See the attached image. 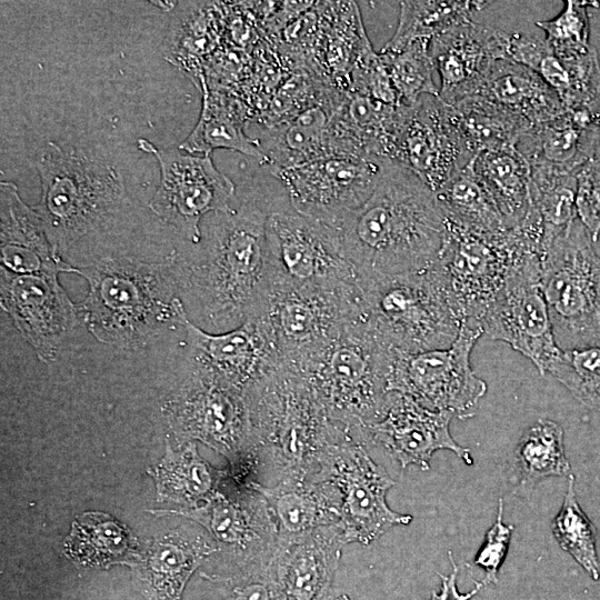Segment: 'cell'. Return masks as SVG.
I'll list each match as a JSON object with an SVG mask.
<instances>
[{"mask_svg": "<svg viewBox=\"0 0 600 600\" xmlns=\"http://www.w3.org/2000/svg\"><path fill=\"white\" fill-rule=\"evenodd\" d=\"M547 373L581 404L600 412V347L561 350Z\"/></svg>", "mask_w": 600, "mask_h": 600, "instance_id": "obj_40", "label": "cell"}, {"mask_svg": "<svg viewBox=\"0 0 600 600\" xmlns=\"http://www.w3.org/2000/svg\"><path fill=\"white\" fill-rule=\"evenodd\" d=\"M552 532L561 549L568 552L593 580H599L596 528L578 502L574 476L571 473L568 476L561 508L552 520Z\"/></svg>", "mask_w": 600, "mask_h": 600, "instance_id": "obj_36", "label": "cell"}, {"mask_svg": "<svg viewBox=\"0 0 600 600\" xmlns=\"http://www.w3.org/2000/svg\"><path fill=\"white\" fill-rule=\"evenodd\" d=\"M138 147L159 163L160 181L149 208L192 244L201 242V222L213 212L230 210L236 186L220 172L211 156L159 149L146 139Z\"/></svg>", "mask_w": 600, "mask_h": 600, "instance_id": "obj_13", "label": "cell"}, {"mask_svg": "<svg viewBox=\"0 0 600 600\" xmlns=\"http://www.w3.org/2000/svg\"><path fill=\"white\" fill-rule=\"evenodd\" d=\"M358 279L341 284H311L270 290L259 316L277 362L301 371L356 312Z\"/></svg>", "mask_w": 600, "mask_h": 600, "instance_id": "obj_10", "label": "cell"}, {"mask_svg": "<svg viewBox=\"0 0 600 600\" xmlns=\"http://www.w3.org/2000/svg\"><path fill=\"white\" fill-rule=\"evenodd\" d=\"M290 206L282 186L262 184L237 209L203 218L200 257L189 267L186 283L200 328L224 332L264 311L270 293L267 221Z\"/></svg>", "mask_w": 600, "mask_h": 600, "instance_id": "obj_1", "label": "cell"}, {"mask_svg": "<svg viewBox=\"0 0 600 600\" xmlns=\"http://www.w3.org/2000/svg\"><path fill=\"white\" fill-rule=\"evenodd\" d=\"M487 1H401L398 26L382 52H396L416 40H429L471 19Z\"/></svg>", "mask_w": 600, "mask_h": 600, "instance_id": "obj_34", "label": "cell"}, {"mask_svg": "<svg viewBox=\"0 0 600 600\" xmlns=\"http://www.w3.org/2000/svg\"><path fill=\"white\" fill-rule=\"evenodd\" d=\"M396 352L353 317L300 373L330 420L357 437L384 409Z\"/></svg>", "mask_w": 600, "mask_h": 600, "instance_id": "obj_6", "label": "cell"}, {"mask_svg": "<svg viewBox=\"0 0 600 600\" xmlns=\"http://www.w3.org/2000/svg\"><path fill=\"white\" fill-rule=\"evenodd\" d=\"M34 166L41 196L34 209L60 254L102 227L121 207L124 184L116 167L49 141Z\"/></svg>", "mask_w": 600, "mask_h": 600, "instance_id": "obj_7", "label": "cell"}, {"mask_svg": "<svg viewBox=\"0 0 600 600\" xmlns=\"http://www.w3.org/2000/svg\"><path fill=\"white\" fill-rule=\"evenodd\" d=\"M254 468L281 481H314L320 458L338 424L307 379L277 362L246 391Z\"/></svg>", "mask_w": 600, "mask_h": 600, "instance_id": "obj_3", "label": "cell"}, {"mask_svg": "<svg viewBox=\"0 0 600 600\" xmlns=\"http://www.w3.org/2000/svg\"><path fill=\"white\" fill-rule=\"evenodd\" d=\"M474 171L492 196L506 228L521 222L532 202L531 169L516 147L489 150L472 159Z\"/></svg>", "mask_w": 600, "mask_h": 600, "instance_id": "obj_29", "label": "cell"}, {"mask_svg": "<svg viewBox=\"0 0 600 600\" xmlns=\"http://www.w3.org/2000/svg\"><path fill=\"white\" fill-rule=\"evenodd\" d=\"M516 468L523 484L548 477L570 474L562 427L550 419H538L520 437L514 449Z\"/></svg>", "mask_w": 600, "mask_h": 600, "instance_id": "obj_35", "label": "cell"}, {"mask_svg": "<svg viewBox=\"0 0 600 600\" xmlns=\"http://www.w3.org/2000/svg\"><path fill=\"white\" fill-rule=\"evenodd\" d=\"M327 600H352L348 594L346 593H339V594H330V597Z\"/></svg>", "mask_w": 600, "mask_h": 600, "instance_id": "obj_45", "label": "cell"}, {"mask_svg": "<svg viewBox=\"0 0 600 600\" xmlns=\"http://www.w3.org/2000/svg\"><path fill=\"white\" fill-rule=\"evenodd\" d=\"M256 488L267 499L281 538L300 536L340 522L342 498L330 481H281L272 486L256 483Z\"/></svg>", "mask_w": 600, "mask_h": 600, "instance_id": "obj_26", "label": "cell"}, {"mask_svg": "<svg viewBox=\"0 0 600 600\" xmlns=\"http://www.w3.org/2000/svg\"><path fill=\"white\" fill-rule=\"evenodd\" d=\"M382 159L326 154L270 176L284 188L296 211L329 222L369 198L378 182Z\"/></svg>", "mask_w": 600, "mask_h": 600, "instance_id": "obj_16", "label": "cell"}, {"mask_svg": "<svg viewBox=\"0 0 600 600\" xmlns=\"http://www.w3.org/2000/svg\"><path fill=\"white\" fill-rule=\"evenodd\" d=\"M182 328L189 367L243 392L278 361L260 317L224 332H209L189 319Z\"/></svg>", "mask_w": 600, "mask_h": 600, "instance_id": "obj_21", "label": "cell"}, {"mask_svg": "<svg viewBox=\"0 0 600 600\" xmlns=\"http://www.w3.org/2000/svg\"><path fill=\"white\" fill-rule=\"evenodd\" d=\"M577 218L544 248L541 289L561 350L600 347V256Z\"/></svg>", "mask_w": 600, "mask_h": 600, "instance_id": "obj_8", "label": "cell"}, {"mask_svg": "<svg viewBox=\"0 0 600 600\" xmlns=\"http://www.w3.org/2000/svg\"><path fill=\"white\" fill-rule=\"evenodd\" d=\"M314 481H330L342 498L339 528L346 543L368 546L396 526H408L410 514L393 511L387 492L396 484L387 470L374 462L367 447L338 424L320 458Z\"/></svg>", "mask_w": 600, "mask_h": 600, "instance_id": "obj_11", "label": "cell"}, {"mask_svg": "<svg viewBox=\"0 0 600 600\" xmlns=\"http://www.w3.org/2000/svg\"><path fill=\"white\" fill-rule=\"evenodd\" d=\"M202 104L198 121L179 144V149L191 154L211 156L216 149H228L264 160L261 146L256 138L246 134L244 122L231 106L210 92L206 79L199 77Z\"/></svg>", "mask_w": 600, "mask_h": 600, "instance_id": "obj_30", "label": "cell"}, {"mask_svg": "<svg viewBox=\"0 0 600 600\" xmlns=\"http://www.w3.org/2000/svg\"><path fill=\"white\" fill-rule=\"evenodd\" d=\"M70 556L82 562L101 563L122 556L129 549L126 529L110 517L90 513L74 521L66 540Z\"/></svg>", "mask_w": 600, "mask_h": 600, "instance_id": "obj_38", "label": "cell"}, {"mask_svg": "<svg viewBox=\"0 0 600 600\" xmlns=\"http://www.w3.org/2000/svg\"><path fill=\"white\" fill-rule=\"evenodd\" d=\"M167 268L131 258H104L76 272L88 282L80 307L100 342L138 348L189 319Z\"/></svg>", "mask_w": 600, "mask_h": 600, "instance_id": "obj_4", "label": "cell"}, {"mask_svg": "<svg viewBox=\"0 0 600 600\" xmlns=\"http://www.w3.org/2000/svg\"><path fill=\"white\" fill-rule=\"evenodd\" d=\"M212 551L214 548L202 537L157 542L148 558V570L154 586L176 596L193 568Z\"/></svg>", "mask_w": 600, "mask_h": 600, "instance_id": "obj_39", "label": "cell"}, {"mask_svg": "<svg viewBox=\"0 0 600 600\" xmlns=\"http://www.w3.org/2000/svg\"><path fill=\"white\" fill-rule=\"evenodd\" d=\"M530 196L543 224L542 253L548 243L577 218V171L549 163H532Z\"/></svg>", "mask_w": 600, "mask_h": 600, "instance_id": "obj_33", "label": "cell"}, {"mask_svg": "<svg viewBox=\"0 0 600 600\" xmlns=\"http://www.w3.org/2000/svg\"><path fill=\"white\" fill-rule=\"evenodd\" d=\"M599 6L597 1L568 0L558 16L536 24L556 54L586 51L591 47L588 9Z\"/></svg>", "mask_w": 600, "mask_h": 600, "instance_id": "obj_41", "label": "cell"}, {"mask_svg": "<svg viewBox=\"0 0 600 600\" xmlns=\"http://www.w3.org/2000/svg\"><path fill=\"white\" fill-rule=\"evenodd\" d=\"M0 304L43 363L54 361L77 327L80 308L58 274H18L0 268Z\"/></svg>", "mask_w": 600, "mask_h": 600, "instance_id": "obj_18", "label": "cell"}, {"mask_svg": "<svg viewBox=\"0 0 600 600\" xmlns=\"http://www.w3.org/2000/svg\"><path fill=\"white\" fill-rule=\"evenodd\" d=\"M449 411L429 409L408 394L391 391L381 416L356 437L367 448H381L402 469L418 466L426 471L438 450H450L467 464L473 459L469 449L460 446L450 433Z\"/></svg>", "mask_w": 600, "mask_h": 600, "instance_id": "obj_19", "label": "cell"}, {"mask_svg": "<svg viewBox=\"0 0 600 600\" xmlns=\"http://www.w3.org/2000/svg\"><path fill=\"white\" fill-rule=\"evenodd\" d=\"M474 94L498 103L531 127L564 110L559 96L537 72L504 59L491 64Z\"/></svg>", "mask_w": 600, "mask_h": 600, "instance_id": "obj_27", "label": "cell"}, {"mask_svg": "<svg viewBox=\"0 0 600 600\" xmlns=\"http://www.w3.org/2000/svg\"><path fill=\"white\" fill-rule=\"evenodd\" d=\"M331 111L318 104L272 122L264 139H257L264 154L262 162L269 173L330 154Z\"/></svg>", "mask_w": 600, "mask_h": 600, "instance_id": "obj_28", "label": "cell"}, {"mask_svg": "<svg viewBox=\"0 0 600 600\" xmlns=\"http://www.w3.org/2000/svg\"><path fill=\"white\" fill-rule=\"evenodd\" d=\"M452 107L473 157L483 151L516 147L532 128L520 117L480 94L468 96Z\"/></svg>", "mask_w": 600, "mask_h": 600, "instance_id": "obj_32", "label": "cell"}, {"mask_svg": "<svg viewBox=\"0 0 600 600\" xmlns=\"http://www.w3.org/2000/svg\"><path fill=\"white\" fill-rule=\"evenodd\" d=\"M599 144L600 117L564 108L557 117L529 129L516 149L529 164L542 162L578 171Z\"/></svg>", "mask_w": 600, "mask_h": 600, "instance_id": "obj_25", "label": "cell"}, {"mask_svg": "<svg viewBox=\"0 0 600 600\" xmlns=\"http://www.w3.org/2000/svg\"><path fill=\"white\" fill-rule=\"evenodd\" d=\"M177 428L218 451L238 456L252 448L246 392L190 368V378L171 403Z\"/></svg>", "mask_w": 600, "mask_h": 600, "instance_id": "obj_20", "label": "cell"}, {"mask_svg": "<svg viewBox=\"0 0 600 600\" xmlns=\"http://www.w3.org/2000/svg\"><path fill=\"white\" fill-rule=\"evenodd\" d=\"M449 559L452 566V570L448 576L440 574L441 586L438 592L433 591L430 600H470L474 597L486 584L483 581L476 583V587L466 593H461L457 586L458 567L453 561L451 551Z\"/></svg>", "mask_w": 600, "mask_h": 600, "instance_id": "obj_44", "label": "cell"}, {"mask_svg": "<svg viewBox=\"0 0 600 600\" xmlns=\"http://www.w3.org/2000/svg\"><path fill=\"white\" fill-rule=\"evenodd\" d=\"M481 326L462 322L459 334L447 349L417 353L397 351L390 368L388 390L401 392L422 406L449 411L459 419L474 416L487 383L476 376L470 356L482 336Z\"/></svg>", "mask_w": 600, "mask_h": 600, "instance_id": "obj_12", "label": "cell"}, {"mask_svg": "<svg viewBox=\"0 0 600 600\" xmlns=\"http://www.w3.org/2000/svg\"><path fill=\"white\" fill-rule=\"evenodd\" d=\"M326 223L359 278L427 269L437 262L446 237V219L433 191L388 158L382 159L369 198Z\"/></svg>", "mask_w": 600, "mask_h": 600, "instance_id": "obj_2", "label": "cell"}, {"mask_svg": "<svg viewBox=\"0 0 600 600\" xmlns=\"http://www.w3.org/2000/svg\"><path fill=\"white\" fill-rule=\"evenodd\" d=\"M267 262L270 290L311 284H341L357 280L333 229L303 216L292 206L267 221Z\"/></svg>", "mask_w": 600, "mask_h": 600, "instance_id": "obj_14", "label": "cell"}, {"mask_svg": "<svg viewBox=\"0 0 600 600\" xmlns=\"http://www.w3.org/2000/svg\"><path fill=\"white\" fill-rule=\"evenodd\" d=\"M440 76L439 98L452 106L477 92L491 64L503 59L502 30L466 19L430 42Z\"/></svg>", "mask_w": 600, "mask_h": 600, "instance_id": "obj_23", "label": "cell"}, {"mask_svg": "<svg viewBox=\"0 0 600 600\" xmlns=\"http://www.w3.org/2000/svg\"><path fill=\"white\" fill-rule=\"evenodd\" d=\"M482 333L528 358L541 376L561 352L541 289V257L513 262L480 321Z\"/></svg>", "mask_w": 600, "mask_h": 600, "instance_id": "obj_15", "label": "cell"}, {"mask_svg": "<svg viewBox=\"0 0 600 600\" xmlns=\"http://www.w3.org/2000/svg\"><path fill=\"white\" fill-rule=\"evenodd\" d=\"M429 40H416L396 52L380 51L401 106L410 107L422 96H439Z\"/></svg>", "mask_w": 600, "mask_h": 600, "instance_id": "obj_37", "label": "cell"}, {"mask_svg": "<svg viewBox=\"0 0 600 600\" xmlns=\"http://www.w3.org/2000/svg\"><path fill=\"white\" fill-rule=\"evenodd\" d=\"M502 514L503 500L500 498L496 521L487 531L484 542L474 558V563L486 571L484 584L497 582L498 571L511 540L513 526L503 523Z\"/></svg>", "mask_w": 600, "mask_h": 600, "instance_id": "obj_43", "label": "cell"}, {"mask_svg": "<svg viewBox=\"0 0 600 600\" xmlns=\"http://www.w3.org/2000/svg\"><path fill=\"white\" fill-rule=\"evenodd\" d=\"M472 158L452 106L439 96L426 94L404 107L390 160L436 192Z\"/></svg>", "mask_w": 600, "mask_h": 600, "instance_id": "obj_17", "label": "cell"}, {"mask_svg": "<svg viewBox=\"0 0 600 600\" xmlns=\"http://www.w3.org/2000/svg\"><path fill=\"white\" fill-rule=\"evenodd\" d=\"M344 544L339 526L279 537L270 560L279 600H327Z\"/></svg>", "mask_w": 600, "mask_h": 600, "instance_id": "obj_22", "label": "cell"}, {"mask_svg": "<svg viewBox=\"0 0 600 600\" xmlns=\"http://www.w3.org/2000/svg\"><path fill=\"white\" fill-rule=\"evenodd\" d=\"M356 306L354 317L403 353L447 349L462 324L437 263L401 274L358 277Z\"/></svg>", "mask_w": 600, "mask_h": 600, "instance_id": "obj_5", "label": "cell"}, {"mask_svg": "<svg viewBox=\"0 0 600 600\" xmlns=\"http://www.w3.org/2000/svg\"><path fill=\"white\" fill-rule=\"evenodd\" d=\"M433 193L444 219L453 224L481 233L507 229L492 196L474 171L472 160Z\"/></svg>", "mask_w": 600, "mask_h": 600, "instance_id": "obj_31", "label": "cell"}, {"mask_svg": "<svg viewBox=\"0 0 600 600\" xmlns=\"http://www.w3.org/2000/svg\"><path fill=\"white\" fill-rule=\"evenodd\" d=\"M530 254L541 257L542 243L539 232L527 224L481 233L446 220V237L436 263L462 322L480 324L513 262Z\"/></svg>", "mask_w": 600, "mask_h": 600, "instance_id": "obj_9", "label": "cell"}, {"mask_svg": "<svg viewBox=\"0 0 600 600\" xmlns=\"http://www.w3.org/2000/svg\"><path fill=\"white\" fill-rule=\"evenodd\" d=\"M576 208L578 219L592 241L600 236V144L577 171Z\"/></svg>", "mask_w": 600, "mask_h": 600, "instance_id": "obj_42", "label": "cell"}, {"mask_svg": "<svg viewBox=\"0 0 600 600\" xmlns=\"http://www.w3.org/2000/svg\"><path fill=\"white\" fill-rule=\"evenodd\" d=\"M0 268L18 274L76 272L56 248L34 209L22 201L18 187L0 182Z\"/></svg>", "mask_w": 600, "mask_h": 600, "instance_id": "obj_24", "label": "cell"}]
</instances>
